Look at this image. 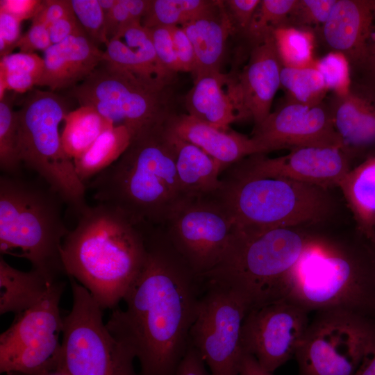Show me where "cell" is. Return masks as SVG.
Masks as SVG:
<instances>
[{
  "label": "cell",
  "mask_w": 375,
  "mask_h": 375,
  "mask_svg": "<svg viewBox=\"0 0 375 375\" xmlns=\"http://www.w3.org/2000/svg\"><path fill=\"white\" fill-rule=\"evenodd\" d=\"M147 258L124 298L106 323L138 358L141 375H176L190 344L200 299L199 282L168 238L146 236Z\"/></svg>",
  "instance_id": "6da1fadb"
},
{
  "label": "cell",
  "mask_w": 375,
  "mask_h": 375,
  "mask_svg": "<svg viewBox=\"0 0 375 375\" xmlns=\"http://www.w3.org/2000/svg\"><path fill=\"white\" fill-rule=\"evenodd\" d=\"M138 224L110 205L88 206L65 238V274L85 287L102 309L123 300L147 258L146 236Z\"/></svg>",
  "instance_id": "7a4b0ae2"
},
{
  "label": "cell",
  "mask_w": 375,
  "mask_h": 375,
  "mask_svg": "<svg viewBox=\"0 0 375 375\" xmlns=\"http://www.w3.org/2000/svg\"><path fill=\"white\" fill-rule=\"evenodd\" d=\"M89 187L98 203L117 208L138 224L167 223L188 199L165 125L133 138L122 156L94 176Z\"/></svg>",
  "instance_id": "3957f363"
},
{
  "label": "cell",
  "mask_w": 375,
  "mask_h": 375,
  "mask_svg": "<svg viewBox=\"0 0 375 375\" xmlns=\"http://www.w3.org/2000/svg\"><path fill=\"white\" fill-rule=\"evenodd\" d=\"M286 297L309 312L341 309L375 322V256L369 245L314 236L294 266Z\"/></svg>",
  "instance_id": "277c9868"
},
{
  "label": "cell",
  "mask_w": 375,
  "mask_h": 375,
  "mask_svg": "<svg viewBox=\"0 0 375 375\" xmlns=\"http://www.w3.org/2000/svg\"><path fill=\"white\" fill-rule=\"evenodd\" d=\"M231 166L213 196L226 209L236 229L293 228L327 215L330 202L325 189L257 174L241 160Z\"/></svg>",
  "instance_id": "5b68a950"
},
{
  "label": "cell",
  "mask_w": 375,
  "mask_h": 375,
  "mask_svg": "<svg viewBox=\"0 0 375 375\" xmlns=\"http://www.w3.org/2000/svg\"><path fill=\"white\" fill-rule=\"evenodd\" d=\"M61 198L19 176H0V251L26 258L32 269L49 280L65 273L62 244L69 233L62 216Z\"/></svg>",
  "instance_id": "8992f818"
},
{
  "label": "cell",
  "mask_w": 375,
  "mask_h": 375,
  "mask_svg": "<svg viewBox=\"0 0 375 375\" xmlns=\"http://www.w3.org/2000/svg\"><path fill=\"white\" fill-rule=\"evenodd\" d=\"M312 238L293 228L235 227L222 259L201 278L233 288L251 308L285 298L290 274Z\"/></svg>",
  "instance_id": "52a82bcc"
},
{
  "label": "cell",
  "mask_w": 375,
  "mask_h": 375,
  "mask_svg": "<svg viewBox=\"0 0 375 375\" xmlns=\"http://www.w3.org/2000/svg\"><path fill=\"white\" fill-rule=\"evenodd\" d=\"M16 112L22 163L79 215L88 207L86 185L62 144L59 125L68 113L64 99L52 91L31 90Z\"/></svg>",
  "instance_id": "ba28073f"
},
{
  "label": "cell",
  "mask_w": 375,
  "mask_h": 375,
  "mask_svg": "<svg viewBox=\"0 0 375 375\" xmlns=\"http://www.w3.org/2000/svg\"><path fill=\"white\" fill-rule=\"evenodd\" d=\"M70 92L80 106L93 108L114 126H125L132 140L176 114L173 87L149 83L106 60Z\"/></svg>",
  "instance_id": "9c48e42d"
},
{
  "label": "cell",
  "mask_w": 375,
  "mask_h": 375,
  "mask_svg": "<svg viewBox=\"0 0 375 375\" xmlns=\"http://www.w3.org/2000/svg\"><path fill=\"white\" fill-rule=\"evenodd\" d=\"M73 304L63 317L55 372L62 375H137L134 356L109 331L102 310L89 291L69 277Z\"/></svg>",
  "instance_id": "30bf717a"
},
{
  "label": "cell",
  "mask_w": 375,
  "mask_h": 375,
  "mask_svg": "<svg viewBox=\"0 0 375 375\" xmlns=\"http://www.w3.org/2000/svg\"><path fill=\"white\" fill-rule=\"evenodd\" d=\"M315 312L294 356L298 375H355L375 347V322L341 309Z\"/></svg>",
  "instance_id": "8fae6325"
},
{
  "label": "cell",
  "mask_w": 375,
  "mask_h": 375,
  "mask_svg": "<svg viewBox=\"0 0 375 375\" xmlns=\"http://www.w3.org/2000/svg\"><path fill=\"white\" fill-rule=\"evenodd\" d=\"M190 342L198 351L212 375H239L244 355L242 328L251 306L233 288L206 280Z\"/></svg>",
  "instance_id": "7c38bea8"
},
{
  "label": "cell",
  "mask_w": 375,
  "mask_h": 375,
  "mask_svg": "<svg viewBox=\"0 0 375 375\" xmlns=\"http://www.w3.org/2000/svg\"><path fill=\"white\" fill-rule=\"evenodd\" d=\"M64 289L56 281L33 306L19 314L0 336L1 373L45 375L56 370L63 317L59 303Z\"/></svg>",
  "instance_id": "4fadbf2b"
},
{
  "label": "cell",
  "mask_w": 375,
  "mask_h": 375,
  "mask_svg": "<svg viewBox=\"0 0 375 375\" xmlns=\"http://www.w3.org/2000/svg\"><path fill=\"white\" fill-rule=\"evenodd\" d=\"M167 223L169 241L200 278L221 261L235 231L233 219L215 196L185 200Z\"/></svg>",
  "instance_id": "5bb4252c"
},
{
  "label": "cell",
  "mask_w": 375,
  "mask_h": 375,
  "mask_svg": "<svg viewBox=\"0 0 375 375\" xmlns=\"http://www.w3.org/2000/svg\"><path fill=\"white\" fill-rule=\"evenodd\" d=\"M309 313L288 297L251 308L242 328L244 353L273 373L295 356L310 322Z\"/></svg>",
  "instance_id": "9a60e30c"
},
{
  "label": "cell",
  "mask_w": 375,
  "mask_h": 375,
  "mask_svg": "<svg viewBox=\"0 0 375 375\" xmlns=\"http://www.w3.org/2000/svg\"><path fill=\"white\" fill-rule=\"evenodd\" d=\"M251 138L263 154L313 146L334 147L345 151L335 128L329 106L324 101L308 105L288 99L254 126Z\"/></svg>",
  "instance_id": "2e32d148"
},
{
  "label": "cell",
  "mask_w": 375,
  "mask_h": 375,
  "mask_svg": "<svg viewBox=\"0 0 375 375\" xmlns=\"http://www.w3.org/2000/svg\"><path fill=\"white\" fill-rule=\"evenodd\" d=\"M242 162L257 174L280 177L320 187L338 186L351 169L349 154L334 147H302L285 156L267 158L255 154Z\"/></svg>",
  "instance_id": "e0dca14e"
},
{
  "label": "cell",
  "mask_w": 375,
  "mask_h": 375,
  "mask_svg": "<svg viewBox=\"0 0 375 375\" xmlns=\"http://www.w3.org/2000/svg\"><path fill=\"white\" fill-rule=\"evenodd\" d=\"M188 114L218 128L250 119L240 90L238 74L212 72L202 74L185 97Z\"/></svg>",
  "instance_id": "ac0fdd59"
},
{
  "label": "cell",
  "mask_w": 375,
  "mask_h": 375,
  "mask_svg": "<svg viewBox=\"0 0 375 375\" xmlns=\"http://www.w3.org/2000/svg\"><path fill=\"white\" fill-rule=\"evenodd\" d=\"M322 38L351 65H360L375 38V1L337 0L320 28Z\"/></svg>",
  "instance_id": "d6986e66"
},
{
  "label": "cell",
  "mask_w": 375,
  "mask_h": 375,
  "mask_svg": "<svg viewBox=\"0 0 375 375\" xmlns=\"http://www.w3.org/2000/svg\"><path fill=\"white\" fill-rule=\"evenodd\" d=\"M283 65L272 35L251 45L248 62L238 74L245 108L254 126L271 112L275 94L281 87Z\"/></svg>",
  "instance_id": "ffe728a7"
},
{
  "label": "cell",
  "mask_w": 375,
  "mask_h": 375,
  "mask_svg": "<svg viewBox=\"0 0 375 375\" xmlns=\"http://www.w3.org/2000/svg\"><path fill=\"white\" fill-rule=\"evenodd\" d=\"M44 52V71L37 86L52 92L76 86L104 60L103 51L86 33L69 36Z\"/></svg>",
  "instance_id": "44dd1931"
},
{
  "label": "cell",
  "mask_w": 375,
  "mask_h": 375,
  "mask_svg": "<svg viewBox=\"0 0 375 375\" xmlns=\"http://www.w3.org/2000/svg\"><path fill=\"white\" fill-rule=\"evenodd\" d=\"M169 133L188 142L219 162L225 168L255 154H263L251 137L231 128L224 130L202 122L188 114H174L167 122Z\"/></svg>",
  "instance_id": "7402d4cb"
},
{
  "label": "cell",
  "mask_w": 375,
  "mask_h": 375,
  "mask_svg": "<svg viewBox=\"0 0 375 375\" xmlns=\"http://www.w3.org/2000/svg\"><path fill=\"white\" fill-rule=\"evenodd\" d=\"M181 27L195 52L193 80L208 72H219L226 42L230 36H233L223 1L215 0L211 6Z\"/></svg>",
  "instance_id": "603a6c76"
},
{
  "label": "cell",
  "mask_w": 375,
  "mask_h": 375,
  "mask_svg": "<svg viewBox=\"0 0 375 375\" xmlns=\"http://www.w3.org/2000/svg\"><path fill=\"white\" fill-rule=\"evenodd\" d=\"M335 128L346 152L375 147V97L351 88L344 96H335L328 103Z\"/></svg>",
  "instance_id": "cb8c5ba5"
},
{
  "label": "cell",
  "mask_w": 375,
  "mask_h": 375,
  "mask_svg": "<svg viewBox=\"0 0 375 375\" xmlns=\"http://www.w3.org/2000/svg\"><path fill=\"white\" fill-rule=\"evenodd\" d=\"M166 130V128H165ZM166 133L172 144L178 181L185 197L195 199L215 194L222 183L224 167L198 147Z\"/></svg>",
  "instance_id": "d4e9b609"
},
{
  "label": "cell",
  "mask_w": 375,
  "mask_h": 375,
  "mask_svg": "<svg viewBox=\"0 0 375 375\" xmlns=\"http://www.w3.org/2000/svg\"><path fill=\"white\" fill-rule=\"evenodd\" d=\"M338 187L359 230L372 242L375 238V155L351 169Z\"/></svg>",
  "instance_id": "484cf974"
},
{
  "label": "cell",
  "mask_w": 375,
  "mask_h": 375,
  "mask_svg": "<svg viewBox=\"0 0 375 375\" xmlns=\"http://www.w3.org/2000/svg\"><path fill=\"white\" fill-rule=\"evenodd\" d=\"M53 281L39 271L19 270L0 256V313L20 314L35 305L46 294Z\"/></svg>",
  "instance_id": "4316f807"
},
{
  "label": "cell",
  "mask_w": 375,
  "mask_h": 375,
  "mask_svg": "<svg viewBox=\"0 0 375 375\" xmlns=\"http://www.w3.org/2000/svg\"><path fill=\"white\" fill-rule=\"evenodd\" d=\"M131 140V134L125 126H116L104 131L81 156L73 160L79 179L85 183L111 166Z\"/></svg>",
  "instance_id": "83f0119b"
},
{
  "label": "cell",
  "mask_w": 375,
  "mask_h": 375,
  "mask_svg": "<svg viewBox=\"0 0 375 375\" xmlns=\"http://www.w3.org/2000/svg\"><path fill=\"white\" fill-rule=\"evenodd\" d=\"M65 122L61 141L72 160L81 156L104 131L114 126L95 109L84 106L68 112Z\"/></svg>",
  "instance_id": "f1b7e54d"
},
{
  "label": "cell",
  "mask_w": 375,
  "mask_h": 375,
  "mask_svg": "<svg viewBox=\"0 0 375 375\" xmlns=\"http://www.w3.org/2000/svg\"><path fill=\"white\" fill-rule=\"evenodd\" d=\"M273 38L283 67H305L315 64L312 30L285 26L274 30Z\"/></svg>",
  "instance_id": "f546056e"
},
{
  "label": "cell",
  "mask_w": 375,
  "mask_h": 375,
  "mask_svg": "<svg viewBox=\"0 0 375 375\" xmlns=\"http://www.w3.org/2000/svg\"><path fill=\"white\" fill-rule=\"evenodd\" d=\"M214 2L215 0H151L141 24L147 28L182 26Z\"/></svg>",
  "instance_id": "4dcf8cb0"
},
{
  "label": "cell",
  "mask_w": 375,
  "mask_h": 375,
  "mask_svg": "<svg viewBox=\"0 0 375 375\" xmlns=\"http://www.w3.org/2000/svg\"><path fill=\"white\" fill-rule=\"evenodd\" d=\"M281 87L288 93V99L308 105L324 101L328 92L315 64L305 67H283Z\"/></svg>",
  "instance_id": "1f68e13d"
},
{
  "label": "cell",
  "mask_w": 375,
  "mask_h": 375,
  "mask_svg": "<svg viewBox=\"0 0 375 375\" xmlns=\"http://www.w3.org/2000/svg\"><path fill=\"white\" fill-rule=\"evenodd\" d=\"M22 164L17 112L12 96L6 94L0 101V169L3 174L19 176Z\"/></svg>",
  "instance_id": "d6a6232c"
},
{
  "label": "cell",
  "mask_w": 375,
  "mask_h": 375,
  "mask_svg": "<svg viewBox=\"0 0 375 375\" xmlns=\"http://www.w3.org/2000/svg\"><path fill=\"white\" fill-rule=\"evenodd\" d=\"M296 0H260L245 35L251 45L262 42L274 30L287 26Z\"/></svg>",
  "instance_id": "836d02e7"
},
{
  "label": "cell",
  "mask_w": 375,
  "mask_h": 375,
  "mask_svg": "<svg viewBox=\"0 0 375 375\" xmlns=\"http://www.w3.org/2000/svg\"><path fill=\"white\" fill-rule=\"evenodd\" d=\"M315 66L321 74L328 91L341 97L351 90V65L342 53L331 51L316 59Z\"/></svg>",
  "instance_id": "e575fe53"
},
{
  "label": "cell",
  "mask_w": 375,
  "mask_h": 375,
  "mask_svg": "<svg viewBox=\"0 0 375 375\" xmlns=\"http://www.w3.org/2000/svg\"><path fill=\"white\" fill-rule=\"evenodd\" d=\"M149 4L150 0H117L113 8L104 13L107 43L126 26L141 22Z\"/></svg>",
  "instance_id": "d590c367"
},
{
  "label": "cell",
  "mask_w": 375,
  "mask_h": 375,
  "mask_svg": "<svg viewBox=\"0 0 375 375\" xmlns=\"http://www.w3.org/2000/svg\"><path fill=\"white\" fill-rule=\"evenodd\" d=\"M337 0H296L287 26L320 28L328 19Z\"/></svg>",
  "instance_id": "8d00e7d4"
},
{
  "label": "cell",
  "mask_w": 375,
  "mask_h": 375,
  "mask_svg": "<svg viewBox=\"0 0 375 375\" xmlns=\"http://www.w3.org/2000/svg\"><path fill=\"white\" fill-rule=\"evenodd\" d=\"M73 12L86 35L98 46L107 44L104 13L98 0H70Z\"/></svg>",
  "instance_id": "74e56055"
},
{
  "label": "cell",
  "mask_w": 375,
  "mask_h": 375,
  "mask_svg": "<svg viewBox=\"0 0 375 375\" xmlns=\"http://www.w3.org/2000/svg\"><path fill=\"white\" fill-rule=\"evenodd\" d=\"M158 60L167 71L181 72L174 49L172 27L156 26L148 28Z\"/></svg>",
  "instance_id": "f35d334b"
},
{
  "label": "cell",
  "mask_w": 375,
  "mask_h": 375,
  "mask_svg": "<svg viewBox=\"0 0 375 375\" xmlns=\"http://www.w3.org/2000/svg\"><path fill=\"white\" fill-rule=\"evenodd\" d=\"M233 36L245 37L260 0H222Z\"/></svg>",
  "instance_id": "ab89813d"
},
{
  "label": "cell",
  "mask_w": 375,
  "mask_h": 375,
  "mask_svg": "<svg viewBox=\"0 0 375 375\" xmlns=\"http://www.w3.org/2000/svg\"><path fill=\"white\" fill-rule=\"evenodd\" d=\"M44 67V58L35 53H15L1 58L0 72L31 74L40 81Z\"/></svg>",
  "instance_id": "60d3db41"
},
{
  "label": "cell",
  "mask_w": 375,
  "mask_h": 375,
  "mask_svg": "<svg viewBox=\"0 0 375 375\" xmlns=\"http://www.w3.org/2000/svg\"><path fill=\"white\" fill-rule=\"evenodd\" d=\"M175 52L181 72L193 74L196 66L195 52L192 44L181 26L172 27Z\"/></svg>",
  "instance_id": "b9f144b4"
},
{
  "label": "cell",
  "mask_w": 375,
  "mask_h": 375,
  "mask_svg": "<svg viewBox=\"0 0 375 375\" xmlns=\"http://www.w3.org/2000/svg\"><path fill=\"white\" fill-rule=\"evenodd\" d=\"M22 22L12 15L0 12V55L3 58L12 53L21 38Z\"/></svg>",
  "instance_id": "7bdbcfd3"
},
{
  "label": "cell",
  "mask_w": 375,
  "mask_h": 375,
  "mask_svg": "<svg viewBox=\"0 0 375 375\" xmlns=\"http://www.w3.org/2000/svg\"><path fill=\"white\" fill-rule=\"evenodd\" d=\"M51 45L48 28L32 23L27 32L21 36L16 47L19 49V52L32 53L37 50L45 51Z\"/></svg>",
  "instance_id": "ee69618b"
},
{
  "label": "cell",
  "mask_w": 375,
  "mask_h": 375,
  "mask_svg": "<svg viewBox=\"0 0 375 375\" xmlns=\"http://www.w3.org/2000/svg\"><path fill=\"white\" fill-rule=\"evenodd\" d=\"M73 12L70 0H44L32 19V23H38L47 28L54 22Z\"/></svg>",
  "instance_id": "f6af8a7d"
},
{
  "label": "cell",
  "mask_w": 375,
  "mask_h": 375,
  "mask_svg": "<svg viewBox=\"0 0 375 375\" xmlns=\"http://www.w3.org/2000/svg\"><path fill=\"white\" fill-rule=\"evenodd\" d=\"M48 29L52 44H58L69 36L85 33L74 12L52 23Z\"/></svg>",
  "instance_id": "bcb514c9"
},
{
  "label": "cell",
  "mask_w": 375,
  "mask_h": 375,
  "mask_svg": "<svg viewBox=\"0 0 375 375\" xmlns=\"http://www.w3.org/2000/svg\"><path fill=\"white\" fill-rule=\"evenodd\" d=\"M41 3V0H1L0 12L8 13L22 22L33 19Z\"/></svg>",
  "instance_id": "7dc6e473"
},
{
  "label": "cell",
  "mask_w": 375,
  "mask_h": 375,
  "mask_svg": "<svg viewBox=\"0 0 375 375\" xmlns=\"http://www.w3.org/2000/svg\"><path fill=\"white\" fill-rule=\"evenodd\" d=\"M206 365L198 351L190 342L176 375H208Z\"/></svg>",
  "instance_id": "c3c4849f"
},
{
  "label": "cell",
  "mask_w": 375,
  "mask_h": 375,
  "mask_svg": "<svg viewBox=\"0 0 375 375\" xmlns=\"http://www.w3.org/2000/svg\"><path fill=\"white\" fill-rule=\"evenodd\" d=\"M239 375H273L265 370L258 363L256 359L249 353H245L241 364Z\"/></svg>",
  "instance_id": "681fc988"
},
{
  "label": "cell",
  "mask_w": 375,
  "mask_h": 375,
  "mask_svg": "<svg viewBox=\"0 0 375 375\" xmlns=\"http://www.w3.org/2000/svg\"><path fill=\"white\" fill-rule=\"evenodd\" d=\"M360 66H363L366 69L369 78L375 89V38Z\"/></svg>",
  "instance_id": "f907efd6"
},
{
  "label": "cell",
  "mask_w": 375,
  "mask_h": 375,
  "mask_svg": "<svg viewBox=\"0 0 375 375\" xmlns=\"http://www.w3.org/2000/svg\"><path fill=\"white\" fill-rule=\"evenodd\" d=\"M355 375H375V347L364 358Z\"/></svg>",
  "instance_id": "816d5d0a"
},
{
  "label": "cell",
  "mask_w": 375,
  "mask_h": 375,
  "mask_svg": "<svg viewBox=\"0 0 375 375\" xmlns=\"http://www.w3.org/2000/svg\"><path fill=\"white\" fill-rule=\"evenodd\" d=\"M103 13L110 11L115 6L117 0H98Z\"/></svg>",
  "instance_id": "f5cc1de1"
},
{
  "label": "cell",
  "mask_w": 375,
  "mask_h": 375,
  "mask_svg": "<svg viewBox=\"0 0 375 375\" xmlns=\"http://www.w3.org/2000/svg\"><path fill=\"white\" fill-rule=\"evenodd\" d=\"M375 256V242L369 243Z\"/></svg>",
  "instance_id": "db71d44e"
},
{
  "label": "cell",
  "mask_w": 375,
  "mask_h": 375,
  "mask_svg": "<svg viewBox=\"0 0 375 375\" xmlns=\"http://www.w3.org/2000/svg\"><path fill=\"white\" fill-rule=\"evenodd\" d=\"M45 375H62V374H61L59 373V372H54L53 373H51H51H49V374H45Z\"/></svg>",
  "instance_id": "11a10c76"
},
{
  "label": "cell",
  "mask_w": 375,
  "mask_h": 375,
  "mask_svg": "<svg viewBox=\"0 0 375 375\" xmlns=\"http://www.w3.org/2000/svg\"><path fill=\"white\" fill-rule=\"evenodd\" d=\"M375 242V238H374V240L373 242Z\"/></svg>",
  "instance_id": "9f6ffc18"
}]
</instances>
